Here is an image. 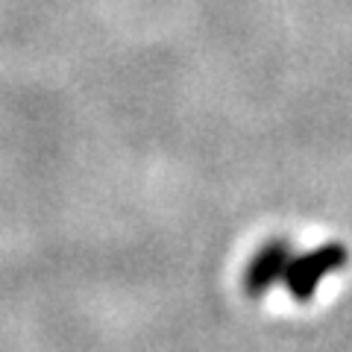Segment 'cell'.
Listing matches in <instances>:
<instances>
[{
  "label": "cell",
  "mask_w": 352,
  "mask_h": 352,
  "mask_svg": "<svg viewBox=\"0 0 352 352\" xmlns=\"http://www.w3.org/2000/svg\"><path fill=\"white\" fill-rule=\"evenodd\" d=\"M346 261H349L346 247L338 244V241H329V244L300 252V256H291L288 267L282 273V285L296 302H308L320 288V282L338 273L340 267H346Z\"/></svg>",
  "instance_id": "1"
},
{
  "label": "cell",
  "mask_w": 352,
  "mask_h": 352,
  "mask_svg": "<svg viewBox=\"0 0 352 352\" xmlns=\"http://www.w3.org/2000/svg\"><path fill=\"white\" fill-rule=\"evenodd\" d=\"M291 244L285 238H273L267 241L256 256L250 258L247 264V273H244V291L247 296H264L273 285L282 282V273L285 267H288V261H291Z\"/></svg>",
  "instance_id": "2"
}]
</instances>
